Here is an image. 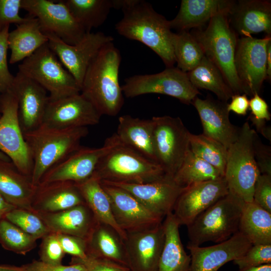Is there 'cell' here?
<instances>
[{
	"mask_svg": "<svg viewBox=\"0 0 271 271\" xmlns=\"http://www.w3.org/2000/svg\"><path fill=\"white\" fill-rule=\"evenodd\" d=\"M35 212L51 232L76 236L86 240L97 222L85 203L55 212Z\"/></svg>",
	"mask_w": 271,
	"mask_h": 271,
	"instance_id": "cell-26",
	"label": "cell"
},
{
	"mask_svg": "<svg viewBox=\"0 0 271 271\" xmlns=\"http://www.w3.org/2000/svg\"><path fill=\"white\" fill-rule=\"evenodd\" d=\"M76 184L85 203L97 221L113 228L124 240L126 233L118 226L114 218L110 199L100 181L92 175L88 179Z\"/></svg>",
	"mask_w": 271,
	"mask_h": 271,
	"instance_id": "cell-33",
	"label": "cell"
},
{
	"mask_svg": "<svg viewBox=\"0 0 271 271\" xmlns=\"http://www.w3.org/2000/svg\"><path fill=\"white\" fill-rule=\"evenodd\" d=\"M153 140L157 163L173 178L190 149V132L179 117L154 116Z\"/></svg>",
	"mask_w": 271,
	"mask_h": 271,
	"instance_id": "cell-9",
	"label": "cell"
},
{
	"mask_svg": "<svg viewBox=\"0 0 271 271\" xmlns=\"http://www.w3.org/2000/svg\"><path fill=\"white\" fill-rule=\"evenodd\" d=\"M230 103H227V110L240 115H245L249 107V100L245 94H233Z\"/></svg>",
	"mask_w": 271,
	"mask_h": 271,
	"instance_id": "cell-52",
	"label": "cell"
},
{
	"mask_svg": "<svg viewBox=\"0 0 271 271\" xmlns=\"http://www.w3.org/2000/svg\"><path fill=\"white\" fill-rule=\"evenodd\" d=\"M121 59L113 42L107 43L92 59L85 74L80 93L101 115L115 116L124 104L118 78Z\"/></svg>",
	"mask_w": 271,
	"mask_h": 271,
	"instance_id": "cell-2",
	"label": "cell"
},
{
	"mask_svg": "<svg viewBox=\"0 0 271 271\" xmlns=\"http://www.w3.org/2000/svg\"><path fill=\"white\" fill-rule=\"evenodd\" d=\"M21 267L24 271H87L85 266L80 263L70 264L69 265L62 264L52 265L36 260L23 264Z\"/></svg>",
	"mask_w": 271,
	"mask_h": 271,
	"instance_id": "cell-50",
	"label": "cell"
},
{
	"mask_svg": "<svg viewBox=\"0 0 271 271\" xmlns=\"http://www.w3.org/2000/svg\"><path fill=\"white\" fill-rule=\"evenodd\" d=\"M42 239L39 252L40 260L49 264H61L65 253L57 233L50 232Z\"/></svg>",
	"mask_w": 271,
	"mask_h": 271,
	"instance_id": "cell-43",
	"label": "cell"
},
{
	"mask_svg": "<svg viewBox=\"0 0 271 271\" xmlns=\"http://www.w3.org/2000/svg\"><path fill=\"white\" fill-rule=\"evenodd\" d=\"M101 184L110 199L116 223L126 233L149 229L163 222L164 218L150 211L126 190Z\"/></svg>",
	"mask_w": 271,
	"mask_h": 271,
	"instance_id": "cell-17",
	"label": "cell"
},
{
	"mask_svg": "<svg viewBox=\"0 0 271 271\" xmlns=\"http://www.w3.org/2000/svg\"><path fill=\"white\" fill-rule=\"evenodd\" d=\"M244 202L228 194L200 214L187 226L188 244L225 241L238 231Z\"/></svg>",
	"mask_w": 271,
	"mask_h": 271,
	"instance_id": "cell-7",
	"label": "cell"
},
{
	"mask_svg": "<svg viewBox=\"0 0 271 271\" xmlns=\"http://www.w3.org/2000/svg\"><path fill=\"white\" fill-rule=\"evenodd\" d=\"M119 143L114 133L106 140L101 147L80 146L49 170L39 184L57 181L78 183L88 179L93 175L100 160Z\"/></svg>",
	"mask_w": 271,
	"mask_h": 271,
	"instance_id": "cell-14",
	"label": "cell"
},
{
	"mask_svg": "<svg viewBox=\"0 0 271 271\" xmlns=\"http://www.w3.org/2000/svg\"><path fill=\"white\" fill-rule=\"evenodd\" d=\"M88 133L86 127L55 129L40 126L23 134L33 160L32 184L37 186L49 170L77 150Z\"/></svg>",
	"mask_w": 271,
	"mask_h": 271,
	"instance_id": "cell-3",
	"label": "cell"
},
{
	"mask_svg": "<svg viewBox=\"0 0 271 271\" xmlns=\"http://www.w3.org/2000/svg\"><path fill=\"white\" fill-rule=\"evenodd\" d=\"M123 241L130 271H156L165 241L163 222L149 229L127 233Z\"/></svg>",
	"mask_w": 271,
	"mask_h": 271,
	"instance_id": "cell-20",
	"label": "cell"
},
{
	"mask_svg": "<svg viewBox=\"0 0 271 271\" xmlns=\"http://www.w3.org/2000/svg\"><path fill=\"white\" fill-rule=\"evenodd\" d=\"M228 13H218L204 30H199L192 35L200 44L205 57L221 72L233 94H239L243 92L234 64L238 38L230 25Z\"/></svg>",
	"mask_w": 271,
	"mask_h": 271,
	"instance_id": "cell-4",
	"label": "cell"
},
{
	"mask_svg": "<svg viewBox=\"0 0 271 271\" xmlns=\"http://www.w3.org/2000/svg\"><path fill=\"white\" fill-rule=\"evenodd\" d=\"M48 42L38 19L26 17L24 22L17 25L16 28L9 33L8 48L11 50L10 63L13 64L24 60Z\"/></svg>",
	"mask_w": 271,
	"mask_h": 271,
	"instance_id": "cell-31",
	"label": "cell"
},
{
	"mask_svg": "<svg viewBox=\"0 0 271 271\" xmlns=\"http://www.w3.org/2000/svg\"><path fill=\"white\" fill-rule=\"evenodd\" d=\"M48 37V44L64 67L81 86L90 62L100 49L113 42L112 36L102 32L86 33L78 44H68L50 33H44Z\"/></svg>",
	"mask_w": 271,
	"mask_h": 271,
	"instance_id": "cell-15",
	"label": "cell"
},
{
	"mask_svg": "<svg viewBox=\"0 0 271 271\" xmlns=\"http://www.w3.org/2000/svg\"><path fill=\"white\" fill-rule=\"evenodd\" d=\"M101 115L81 93L49 100L41 126L66 129L98 124Z\"/></svg>",
	"mask_w": 271,
	"mask_h": 271,
	"instance_id": "cell-16",
	"label": "cell"
},
{
	"mask_svg": "<svg viewBox=\"0 0 271 271\" xmlns=\"http://www.w3.org/2000/svg\"><path fill=\"white\" fill-rule=\"evenodd\" d=\"M256 132L248 122H244L237 139L227 149L224 177L228 193L244 203L253 201L254 185L260 174L253 151Z\"/></svg>",
	"mask_w": 271,
	"mask_h": 271,
	"instance_id": "cell-5",
	"label": "cell"
},
{
	"mask_svg": "<svg viewBox=\"0 0 271 271\" xmlns=\"http://www.w3.org/2000/svg\"><path fill=\"white\" fill-rule=\"evenodd\" d=\"M11 91L17 99L18 117L23 134L40 127L49 100L47 91L19 71L15 76Z\"/></svg>",
	"mask_w": 271,
	"mask_h": 271,
	"instance_id": "cell-19",
	"label": "cell"
},
{
	"mask_svg": "<svg viewBox=\"0 0 271 271\" xmlns=\"http://www.w3.org/2000/svg\"><path fill=\"white\" fill-rule=\"evenodd\" d=\"M93 175L100 181L137 184L166 176L159 164L120 143L100 160Z\"/></svg>",
	"mask_w": 271,
	"mask_h": 271,
	"instance_id": "cell-6",
	"label": "cell"
},
{
	"mask_svg": "<svg viewBox=\"0 0 271 271\" xmlns=\"http://www.w3.org/2000/svg\"><path fill=\"white\" fill-rule=\"evenodd\" d=\"M10 25L0 32V93L11 90L15 76L10 72L7 62L8 37Z\"/></svg>",
	"mask_w": 271,
	"mask_h": 271,
	"instance_id": "cell-44",
	"label": "cell"
},
{
	"mask_svg": "<svg viewBox=\"0 0 271 271\" xmlns=\"http://www.w3.org/2000/svg\"><path fill=\"white\" fill-rule=\"evenodd\" d=\"M187 75L196 88L212 92L219 100L227 102L233 95L218 69L205 56Z\"/></svg>",
	"mask_w": 271,
	"mask_h": 271,
	"instance_id": "cell-36",
	"label": "cell"
},
{
	"mask_svg": "<svg viewBox=\"0 0 271 271\" xmlns=\"http://www.w3.org/2000/svg\"><path fill=\"white\" fill-rule=\"evenodd\" d=\"M113 4L114 9H120L123 13L115 26L117 32L150 48L167 68L174 67L176 62L169 21L144 0H113Z\"/></svg>",
	"mask_w": 271,
	"mask_h": 271,
	"instance_id": "cell-1",
	"label": "cell"
},
{
	"mask_svg": "<svg viewBox=\"0 0 271 271\" xmlns=\"http://www.w3.org/2000/svg\"><path fill=\"white\" fill-rule=\"evenodd\" d=\"M85 204L75 183L57 181L36 186L32 208L37 212L51 213Z\"/></svg>",
	"mask_w": 271,
	"mask_h": 271,
	"instance_id": "cell-25",
	"label": "cell"
},
{
	"mask_svg": "<svg viewBox=\"0 0 271 271\" xmlns=\"http://www.w3.org/2000/svg\"><path fill=\"white\" fill-rule=\"evenodd\" d=\"M21 9L38 19L43 33H50L69 45H76L86 33L62 2L22 0Z\"/></svg>",
	"mask_w": 271,
	"mask_h": 271,
	"instance_id": "cell-13",
	"label": "cell"
},
{
	"mask_svg": "<svg viewBox=\"0 0 271 271\" xmlns=\"http://www.w3.org/2000/svg\"><path fill=\"white\" fill-rule=\"evenodd\" d=\"M228 194L224 177L185 187L173 213L180 225H188L200 214Z\"/></svg>",
	"mask_w": 271,
	"mask_h": 271,
	"instance_id": "cell-18",
	"label": "cell"
},
{
	"mask_svg": "<svg viewBox=\"0 0 271 271\" xmlns=\"http://www.w3.org/2000/svg\"><path fill=\"white\" fill-rule=\"evenodd\" d=\"M86 33L101 26L106 21L113 0H62Z\"/></svg>",
	"mask_w": 271,
	"mask_h": 271,
	"instance_id": "cell-35",
	"label": "cell"
},
{
	"mask_svg": "<svg viewBox=\"0 0 271 271\" xmlns=\"http://www.w3.org/2000/svg\"><path fill=\"white\" fill-rule=\"evenodd\" d=\"M270 35L258 39L252 36L238 39L234 58L236 72L243 94H259L267 78V48Z\"/></svg>",
	"mask_w": 271,
	"mask_h": 271,
	"instance_id": "cell-12",
	"label": "cell"
},
{
	"mask_svg": "<svg viewBox=\"0 0 271 271\" xmlns=\"http://www.w3.org/2000/svg\"><path fill=\"white\" fill-rule=\"evenodd\" d=\"M253 151L260 174L271 175V148L263 144L256 132L253 139Z\"/></svg>",
	"mask_w": 271,
	"mask_h": 271,
	"instance_id": "cell-49",
	"label": "cell"
},
{
	"mask_svg": "<svg viewBox=\"0 0 271 271\" xmlns=\"http://www.w3.org/2000/svg\"><path fill=\"white\" fill-rule=\"evenodd\" d=\"M203 128V134L222 144L227 149L238 137L239 128L231 123L227 102L209 97L202 99L198 96L192 101Z\"/></svg>",
	"mask_w": 271,
	"mask_h": 271,
	"instance_id": "cell-23",
	"label": "cell"
},
{
	"mask_svg": "<svg viewBox=\"0 0 271 271\" xmlns=\"http://www.w3.org/2000/svg\"><path fill=\"white\" fill-rule=\"evenodd\" d=\"M249 108L251 113L248 116L250 120L258 121H268L271 114L268 110V106L266 101L258 93H255L249 100Z\"/></svg>",
	"mask_w": 271,
	"mask_h": 271,
	"instance_id": "cell-51",
	"label": "cell"
},
{
	"mask_svg": "<svg viewBox=\"0 0 271 271\" xmlns=\"http://www.w3.org/2000/svg\"><path fill=\"white\" fill-rule=\"evenodd\" d=\"M0 114V151L31 178L33 160L20 126L17 99L12 91L1 94Z\"/></svg>",
	"mask_w": 271,
	"mask_h": 271,
	"instance_id": "cell-11",
	"label": "cell"
},
{
	"mask_svg": "<svg viewBox=\"0 0 271 271\" xmlns=\"http://www.w3.org/2000/svg\"><path fill=\"white\" fill-rule=\"evenodd\" d=\"M237 271H271V264L239 268Z\"/></svg>",
	"mask_w": 271,
	"mask_h": 271,
	"instance_id": "cell-54",
	"label": "cell"
},
{
	"mask_svg": "<svg viewBox=\"0 0 271 271\" xmlns=\"http://www.w3.org/2000/svg\"><path fill=\"white\" fill-rule=\"evenodd\" d=\"M76 263L83 264L87 271H130L127 266L90 255H87V257L83 259L72 257L70 264Z\"/></svg>",
	"mask_w": 271,
	"mask_h": 271,
	"instance_id": "cell-45",
	"label": "cell"
},
{
	"mask_svg": "<svg viewBox=\"0 0 271 271\" xmlns=\"http://www.w3.org/2000/svg\"><path fill=\"white\" fill-rule=\"evenodd\" d=\"M87 241V255L106 259L128 267L123 239L111 227L98 221Z\"/></svg>",
	"mask_w": 271,
	"mask_h": 271,
	"instance_id": "cell-32",
	"label": "cell"
},
{
	"mask_svg": "<svg viewBox=\"0 0 271 271\" xmlns=\"http://www.w3.org/2000/svg\"><path fill=\"white\" fill-rule=\"evenodd\" d=\"M223 177L218 170L196 156L189 149L173 179L185 188L191 185Z\"/></svg>",
	"mask_w": 271,
	"mask_h": 271,
	"instance_id": "cell-37",
	"label": "cell"
},
{
	"mask_svg": "<svg viewBox=\"0 0 271 271\" xmlns=\"http://www.w3.org/2000/svg\"><path fill=\"white\" fill-rule=\"evenodd\" d=\"M266 75L267 78L270 80L271 79V41L269 42L267 48Z\"/></svg>",
	"mask_w": 271,
	"mask_h": 271,
	"instance_id": "cell-55",
	"label": "cell"
},
{
	"mask_svg": "<svg viewBox=\"0 0 271 271\" xmlns=\"http://www.w3.org/2000/svg\"><path fill=\"white\" fill-rule=\"evenodd\" d=\"M234 1L182 0L176 16L169 21L170 27L178 32L201 28L222 12H229Z\"/></svg>",
	"mask_w": 271,
	"mask_h": 271,
	"instance_id": "cell-28",
	"label": "cell"
},
{
	"mask_svg": "<svg viewBox=\"0 0 271 271\" xmlns=\"http://www.w3.org/2000/svg\"><path fill=\"white\" fill-rule=\"evenodd\" d=\"M0 116H1V114H0Z\"/></svg>",
	"mask_w": 271,
	"mask_h": 271,
	"instance_id": "cell-58",
	"label": "cell"
},
{
	"mask_svg": "<svg viewBox=\"0 0 271 271\" xmlns=\"http://www.w3.org/2000/svg\"><path fill=\"white\" fill-rule=\"evenodd\" d=\"M100 182L126 190L150 211L164 218L173 213L175 203L184 188L167 176L141 184Z\"/></svg>",
	"mask_w": 271,
	"mask_h": 271,
	"instance_id": "cell-21",
	"label": "cell"
},
{
	"mask_svg": "<svg viewBox=\"0 0 271 271\" xmlns=\"http://www.w3.org/2000/svg\"><path fill=\"white\" fill-rule=\"evenodd\" d=\"M0 159L6 161H11L10 158L6 156L3 152L0 151Z\"/></svg>",
	"mask_w": 271,
	"mask_h": 271,
	"instance_id": "cell-57",
	"label": "cell"
},
{
	"mask_svg": "<svg viewBox=\"0 0 271 271\" xmlns=\"http://www.w3.org/2000/svg\"><path fill=\"white\" fill-rule=\"evenodd\" d=\"M48 43L37 49L19 65V71L33 80L55 100L80 93L71 74L64 67Z\"/></svg>",
	"mask_w": 271,
	"mask_h": 271,
	"instance_id": "cell-8",
	"label": "cell"
},
{
	"mask_svg": "<svg viewBox=\"0 0 271 271\" xmlns=\"http://www.w3.org/2000/svg\"><path fill=\"white\" fill-rule=\"evenodd\" d=\"M228 17L231 28L242 37L261 32L271 34L270 1H234Z\"/></svg>",
	"mask_w": 271,
	"mask_h": 271,
	"instance_id": "cell-24",
	"label": "cell"
},
{
	"mask_svg": "<svg viewBox=\"0 0 271 271\" xmlns=\"http://www.w3.org/2000/svg\"><path fill=\"white\" fill-rule=\"evenodd\" d=\"M189 146L196 156L213 166L224 177L227 149L222 144L203 134L190 133Z\"/></svg>",
	"mask_w": 271,
	"mask_h": 271,
	"instance_id": "cell-39",
	"label": "cell"
},
{
	"mask_svg": "<svg viewBox=\"0 0 271 271\" xmlns=\"http://www.w3.org/2000/svg\"><path fill=\"white\" fill-rule=\"evenodd\" d=\"M36 186L11 161L0 159V194L16 208L33 211L32 203Z\"/></svg>",
	"mask_w": 271,
	"mask_h": 271,
	"instance_id": "cell-29",
	"label": "cell"
},
{
	"mask_svg": "<svg viewBox=\"0 0 271 271\" xmlns=\"http://www.w3.org/2000/svg\"><path fill=\"white\" fill-rule=\"evenodd\" d=\"M171 41L177 67L184 72L195 68L205 56L198 41L188 31L173 32Z\"/></svg>",
	"mask_w": 271,
	"mask_h": 271,
	"instance_id": "cell-38",
	"label": "cell"
},
{
	"mask_svg": "<svg viewBox=\"0 0 271 271\" xmlns=\"http://www.w3.org/2000/svg\"><path fill=\"white\" fill-rule=\"evenodd\" d=\"M123 94L128 98L157 93L170 96L186 104H191L200 94L190 82L187 73L177 67L166 68L152 74H138L126 78L121 86Z\"/></svg>",
	"mask_w": 271,
	"mask_h": 271,
	"instance_id": "cell-10",
	"label": "cell"
},
{
	"mask_svg": "<svg viewBox=\"0 0 271 271\" xmlns=\"http://www.w3.org/2000/svg\"><path fill=\"white\" fill-rule=\"evenodd\" d=\"M118 121L115 134L120 143L157 163L154 147L152 118L141 119L126 114L119 117Z\"/></svg>",
	"mask_w": 271,
	"mask_h": 271,
	"instance_id": "cell-27",
	"label": "cell"
},
{
	"mask_svg": "<svg viewBox=\"0 0 271 271\" xmlns=\"http://www.w3.org/2000/svg\"><path fill=\"white\" fill-rule=\"evenodd\" d=\"M37 239L51 232L40 217L34 211L15 208L5 218Z\"/></svg>",
	"mask_w": 271,
	"mask_h": 271,
	"instance_id": "cell-41",
	"label": "cell"
},
{
	"mask_svg": "<svg viewBox=\"0 0 271 271\" xmlns=\"http://www.w3.org/2000/svg\"><path fill=\"white\" fill-rule=\"evenodd\" d=\"M253 201L271 213V175L258 176L254 187Z\"/></svg>",
	"mask_w": 271,
	"mask_h": 271,
	"instance_id": "cell-46",
	"label": "cell"
},
{
	"mask_svg": "<svg viewBox=\"0 0 271 271\" xmlns=\"http://www.w3.org/2000/svg\"><path fill=\"white\" fill-rule=\"evenodd\" d=\"M22 0H0V32L10 24H20L26 18L19 15Z\"/></svg>",
	"mask_w": 271,
	"mask_h": 271,
	"instance_id": "cell-47",
	"label": "cell"
},
{
	"mask_svg": "<svg viewBox=\"0 0 271 271\" xmlns=\"http://www.w3.org/2000/svg\"><path fill=\"white\" fill-rule=\"evenodd\" d=\"M165 241L156 271H189L191 256L186 252L182 243L180 226L173 213L163 221Z\"/></svg>",
	"mask_w": 271,
	"mask_h": 271,
	"instance_id": "cell-30",
	"label": "cell"
},
{
	"mask_svg": "<svg viewBox=\"0 0 271 271\" xmlns=\"http://www.w3.org/2000/svg\"><path fill=\"white\" fill-rule=\"evenodd\" d=\"M238 231L252 245L271 244V213L253 201L244 203Z\"/></svg>",
	"mask_w": 271,
	"mask_h": 271,
	"instance_id": "cell-34",
	"label": "cell"
},
{
	"mask_svg": "<svg viewBox=\"0 0 271 271\" xmlns=\"http://www.w3.org/2000/svg\"><path fill=\"white\" fill-rule=\"evenodd\" d=\"M37 240L6 219L0 221V244L4 249L25 255L36 247Z\"/></svg>",
	"mask_w": 271,
	"mask_h": 271,
	"instance_id": "cell-40",
	"label": "cell"
},
{
	"mask_svg": "<svg viewBox=\"0 0 271 271\" xmlns=\"http://www.w3.org/2000/svg\"><path fill=\"white\" fill-rule=\"evenodd\" d=\"M252 243L238 231L227 240L207 247L187 244L190 271H218L226 263L242 256Z\"/></svg>",
	"mask_w": 271,
	"mask_h": 271,
	"instance_id": "cell-22",
	"label": "cell"
},
{
	"mask_svg": "<svg viewBox=\"0 0 271 271\" xmlns=\"http://www.w3.org/2000/svg\"><path fill=\"white\" fill-rule=\"evenodd\" d=\"M189 271H190V270H189Z\"/></svg>",
	"mask_w": 271,
	"mask_h": 271,
	"instance_id": "cell-59",
	"label": "cell"
},
{
	"mask_svg": "<svg viewBox=\"0 0 271 271\" xmlns=\"http://www.w3.org/2000/svg\"><path fill=\"white\" fill-rule=\"evenodd\" d=\"M233 261L238 268L271 264V244L252 245L242 256Z\"/></svg>",
	"mask_w": 271,
	"mask_h": 271,
	"instance_id": "cell-42",
	"label": "cell"
},
{
	"mask_svg": "<svg viewBox=\"0 0 271 271\" xmlns=\"http://www.w3.org/2000/svg\"><path fill=\"white\" fill-rule=\"evenodd\" d=\"M16 208L7 202L0 194V221L5 218L6 214Z\"/></svg>",
	"mask_w": 271,
	"mask_h": 271,
	"instance_id": "cell-53",
	"label": "cell"
},
{
	"mask_svg": "<svg viewBox=\"0 0 271 271\" xmlns=\"http://www.w3.org/2000/svg\"><path fill=\"white\" fill-rule=\"evenodd\" d=\"M57 235L65 253L82 259L87 257L86 239L65 234L57 233Z\"/></svg>",
	"mask_w": 271,
	"mask_h": 271,
	"instance_id": "cell-48",
	"label": "cell"
},
{
	"mask_svg": "<svg viewBox=\"0 0 271 271\" xmlns=\"http://www.w3.org/2000/svg\"><path fill=\"white\" fill-rule=\"evenodd\" d=\"M0 271H24L21 266L10 264L0 265Z\"/></svg>",
	"mask_w": 271,
	"mask_h": 271,
	"instance_id": "cell-56",
	"label": "cell"
}]
</instances>
